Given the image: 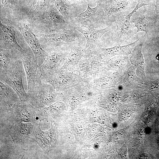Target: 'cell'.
<instances>
[{
    "mask_svg": "<svg viewBox=\"0 0 159 159\" xmlns=\"http://www.w3.org/2000/svg\"><path fill=\"white\" fill-rule=\"evenodd\" d=\"M155 11L156 13V17L159 18V0H156V4Z\"/></svg>",
    "mask_w": 159,
    "mask_h": 159,
    "instance_id": "obj_25",
    "label": "cell"
},
{
    "mask_svg": "<svg viewBox=\"0 0 159 159\" xmlns=\"http://www.w3.org/2000/svg\"><path fill=\"white\" fill-rule=\"evenodd\" d=\"M54 130L53 122L50 129L46 131L42 130L39 125L35 123L34 131L31 138L38 144L46 153L51 150L54 143Z\"/></svg>",
    "mask_w": 159,
    "mask_h": 159,
    "instance_id": "obj_12",
    "label": "cell"
},
{
    "mask_svg": "<svg viewBox=\"0 0 159 159\" xmlns=\"http://www.w3.org/2000/svg\"><path fill=\"white\" fill-rule=\"evenodd\" d=\"M33 89L28 92L27 101L36 109L50 105L55 100L56 94L52 85L36 76Z\"/></svg>",
    "mask_w": 159,
    "mask_h": 159,
    "instance_id": "obj_4",
    "label": "cell"
},
{
    "mask_svg": "<svg viewBox=\"0 0 159 159\" xmlns=\"http://www.w3.org/2000/svg\"><path fill=\"white\" fill-rule=\"evenodd\" d=\"M134 98H136V95H134Z\"/></svg>",
    "mask_w": 159,
    "mask_h": 159,
    "instance_id": "obj_27",
    "label": "cell"
},
{
    "mask_svg": "<svg viewBox=\"0 0 159 159\" xmlns=\"http://www.w3.org/2000/svg\"><path fill=\"white\" fill-rule=\"evenodd\" d=\"M27 149H24L22 154H21L19 156V158H22L23 156L25 155L27 152Z\"/></svg>",
    "mask_w": 159,
    "mask_h": 159,
    "instance_id": "obj_26",
    "label": "cell"
},
{
    "mask_svg": "<svg viewBox=\"0 0 159 159\" xmlns=\"http://www.w3.org/2000/svg\"><path fill=\"white\" fill-rule=\"evenodd\" d=\"M144 116H146V115H145H145H144Z\"/></svg>",
    "mask_w": 159,
    "mask_h": 159,
    "instance_id": "obj_31",
    "label": "cell"
},
{
    "mask_svg": "<svg viewBox=\"0 0 159 159\" xmlns=\"http://www.w3.org/2000/svg\"><path fill=\"white\" fill-rule=\"evenodd\" d=\"M64 107L63 103L57 102L48 106L41 108L36 109L38 119L42 120L48 119L57 111H58Z\"/></svg>",
    "mask_w": 159,
    "mask_h": 159,
    "instance_id": "obj_22",
    "label": "cell"
},
{
    "mask_svg": "<svg viewBox=\"0 0 159 159\" xmlns=\"http://www.w3.org/2000/svg\"><path fill=\"white\" fill-rule=\"evenodd\" d=\"M148 110H150V108L149 107H148Z\"/></svg>",
    "mask_w": 159,
    "mask_h": 159,
    "instance_id": "obj_30",
    "label": "cell"
},
{
    "mask_svg": "<svg viewBox=\"0 0 159 159\" xmlns=\"http://www.w3.org/2000/svg\"><path fill=\"white\" fill-rule=\"evenodd\" d=\"M145 115H146V116H147V113L145 114Z\"/></svg>",
    "mask_w": 159,
    "mask_h": 159,
    "instance_id": "obj_28",
    "label": "cell"
},
{
    "mask_svg": "<svg viewBox=\"0 0 159 159\" xmlns=\"http://www.w3.org/2000/svg\"><path fill=\"white\" fill-rule=\"evenodd\" d=\"M14 123L10 126L9 132L12 140L17 142L31 138L33 132L35 123L24 122L13 118Z\"/></svg>",
    "mask_w": 159,
    "mask_h": 159,
    "instance_id": "obj_15",
    "label": "cell"
},
{
    "mask_svg": "<svg viewBox=\"0 0 159 159\" xmlns=\"http://www.w3.org/2000/svg\"><path fill=\"white\" fill-rule=\"evenodd\" d=\"M23 65L21 58L14 68L7 74L0 77V81L10 86L16 93L21 101H27L28 94L25 91L23 83L22 69Z\"/></svg>",
    "mask_w": 159,
    "mask_h": 159,
    "instance_id": "obj_8",
    "label": "cell"
},
{
    "mask_svg": "<svg viewBox=\"0 0 159 159\" xmlns=\"http://www.w3.org/2000/svg\"><path fill=\"white\" fill-rule=\"evenodd\" d=\"M112 23L107 27L101 29H97L90 25H82L79 26L69 25L68 29L76 30L80 32L86 40V48L87 50L95 48L100 41L102 37L113 28Z\"/></svg>",
    "mask_w": 159,
    "mask_h": 159,
    "instance_id": "obj_10",
    "label": "cell"
},
{
    "mask_svg": "<svg viewBox=\"0 0 159 159\" xmlns=\"http://www.w3.org/2000/svg\"><path fill=\"white\" fill-rule=\"evenodd\" d=\"M118 138H117V140L118 139Z\"/></svg>",
    "mask_w": 159,
    "mask_h": 159,
    "instance_id": "obj_32",
    "label": "cell"
},
{
    "mask_svg": "<svg viewBox=\"0 0 159 159\" xmlns=\"http://www.w3.org/2000/svg\"><path fill=\"white\" fill-rule=\"evenodd\" d=\"M147 12L146 9L144 8L134 13L130 19V22L134 23L137 28V32H144L148 36L152 25Z\"/></svg>",
    "mask_w": 159,
    "mask_h": 159,
    "instance_id": "obj_20",
    "label": "cell"
},
{
    "mask_svg": "<svg viewBox=\"0 0 159 159\" xmlns=\"http://www.w3.org/2000/svg\"><path fill=\"white\" fill-rule=\"evenodd\" d=\"M67 0H55L54 7L72 25L79 14Z\"/></svg>",
    "mask_w": 159,
    "mask_h": 159,
    "instance_id": "obj_21",
    "label": "cell"
},
{
    "mask_svg": "<svg viewBox=\"0 0 159 159\" xmlns=\"http://www.w3.org/2000/svg\"><path fill=\"white\" fill-rule=\"evenodd\" d=\"M13 118L24 122L36 123L38 117L36 108L27 101H20L10 110Z\"/></svg>",
    "mask_w": 159,
    "mask_h": 159,
    "instance_id": "obj_13",
    "label": "cell"
},
{
    "mask_svg": "<svg viewBox=\"0 0 159 159\" xmlns=\"http://www.w3.org/2000/svg\"><path fill=\"white\" fill-rule=\"evenodd\" d=\"M34 31L42 47L46 52L56 47L84 40L83 35L73 29H64L49 34H42Z\"/></svg>",
    "mask_w": 159,
    "mask_h": 159,
    "instance_id": "obj_2",
    "label": "cell"
},
{
    "mask_svg": "<svg viewBox=\"0 0 159 159\" xmlns=\"http://www.w3.org/2000/svg\"><path fill=\"white\" fill-rule=\"evenodd\" d=\"M34 30L43 34H49L71 25L54 6H49L30 21L27 22Z\"/></svg>",
    "mask_w": 159,
    "mask_h": 159,
    "instance_id": "obj_1",
    "label": "cell"
},
{
    "mask_svg": "<svg viewBox=\"0 0 159 159\" xmlns=\"http://www.w3.org/2000/svg\"><path fill=\"white\" fill-rule=\"evenodd\" d=\"M21 58L26 73L27 82L28 92H29L35 87L36 77L39 66L33 52L28 51L21 53Z\"/></svg>",
    "mask_w": 159,
    "mask_h": 159,
    "instance_id": "obj_14",
    "label": "cell"
},
{
    "mask_svg": "<svg viewBox=\"0 0 159 159\" xmlns=\"http://www.w3.org/2000/svg\"><path fill=\"white\" fill-rule=\"evenodd\" d=\"M0 77L12 70L21 59V53L16 49H0Z\"/></svg>",
    "mask_w": 159,
    "mask_h": 159,
    "instance_id": "obj_17",
    "label": "cell"
},
{
    "mask_svg": "<svg viewBox=\"0 0 159 159\" xmlns=\"http://www.w3.org/2000/svg\"><path fill=\"white\" fill-rule=\"evenodd\" d=\"M4 23L11 25L20 32L25 41L31 49L39 66L44 62L48 53L42 47L33 28L24 19L4 20Z\"/></svg>",
    "mask_w": 159,
    "mask_h": 159,
    "instance_id": "obj_3",
    "label": "cell"
},
{
    "mask_svg": "<svg viewBox=\"0 0 159 159\" xmlns=\"http://www.w3.org/2000/svg\"><path fill=\"white\" fill-rule=\"evenodd\" d=\"M130 68H128L124 74L122 76L123 80L127 82H126L129 83L130 84L140 87L141 85H143V81L137 77L135 70L132 67Z\"/></svg>",
    "mask_w": 159,
    "mask_h": 159,
    "instance_id": "obj_23",
    "label": "cell"
},
{
    "mask_svg": "<svg viewBox=\"0 0 159 159\" xmlns=\"http://www.w3.org/2000/svg\"><path fill=\"white\" fill-rule=\"evenodd\" d=\"M83 50L80 46H75L72 48L70 52L67 59L65 65L64 67H67L78 60L83 55Z\"/></svg>",
    "mask_w": 159,
    "mask_h": 159,
    "instance_id": "obj_24",
    "label": "cell"
},
{
    "mask_svg": "<svg viewBox=\"0 0 159 159\" xmlns=\"http://www.w3.org/2000/svg\"><path fill=\"white\" fill-rule=\"evenodd\" d=\"M139 40L140 38L134 42L123 46H116L106 48L99 47V53L101 57L106 59L118 55L127 56L131 54L132 50L138 43Z\"/></svg>",
    "mask_w": 159,
    "mask_h": 159,
    "instance_id": "obj_19",
    "label": "cell"
},
{
    "mask_svg": "<svg viewBox=\"0 0 159 159\" xmlns=\"http://www.w3.org/2000/svg\"><path fill=\"white\" fill-rule=\"evenodd\" d=\"M62 45L56 47L48 50V55L43 63L39 66L36 76L44 81L52 76L55 72L60 63L65 59L67 52Z\"/></svg>",
    "mask_w": 159,
    "mask_h": 159,
    "instance_id": "obj_6",
    "label": "cell"
},
{
    "mask_svg": "<svg viewBox=\"0 0 159 159\" xmlns=\"http://www.w3.org/2000/svg\"><path fill=\"white\" fill-rule=\"evenodd\" d=\"M86 10L79 14L75 18L72 25L79 24L80 26L85 25L86 22H90V25L95 28L104 22L105 12L99 4L94 8L90 7L89 0Z\"/></svg>",
    "mask_w": 159,
    "mask_h": 159,
    "instance_id": "obj_9",
    "label": "cell"
},
{
    "mask_svg": "<svg viewBox=\"0 0 159 159\" xmlns=\"http://www.w3.org/2000/svg\"><path fill=\"white\" fill-rule=\"evenodd\" d=\"M146 38L145 34L140 38L139 42L132 51V55L129 59L131 63L136 69L135 72L136 75L144 82L146 81L145 64L142 49Z\"/></svg>",
    "mask_w": 159,
    "mask_h": 159,
    "instance_id": "obj_16",
    "label": "cell"
},
{
    "mask_svg": "<svg viewBox=\"0 0 159 159\" xmlns=\"http://www.w3.org/2000/svg\"><path fill=\"white\" fill-rule=\"evenodd\" d=\"M137 3L136 0H103L100 5L105 12L104 20L112 22L127 16Z\"/></svg>",
    "mask_w": 159,
    "mask_h": 159,
    "instance_id": "obj_5",
    "label": "cell"
},
{
    "mask_svg": "<svg viewBox=\"0 0 159 159\" xmlns=\"http://www.w3.org/2000/svg\"><path fill=\"white\" fill-rule=\"evenodd\" d=\"M16 32L12 26L0 21V47L5 49H16L21 53L27 51L18 43L15 38Z\"/></svg>",
    "mask_w": 159,
    "mask_h": 159,
    "instance_id": "obj_11",
    "label": "cell"
},
{
    "mask_svg": "<svg viewBox=\"0 0 159 159\" xmlns=\"http://www.w3.org/2000/svg\"><path fill=\"white\" fill-rule=\"evenodd\" d=\"M0 84V110L10 111L21 100L16 93L8 85L1 81Z\"/></svg>",
    "mask_w": 159,
    "mask_h": 159,
    "instance_id": "obj_18",
    "label": "cell"
},
{
    "mask_svg": "<svg viewBox=\"0 0 159 159\" xmlns=\"http://www.w3.org/2000/svg\"><path fill=\"white\" fill-rule=\"evenodd\" d=\"M127 117H128V116H127Z\"/></svg>",
    "mask_w": 159,
    "mask_h": 159,
    "instance_id": "obj_33",
    "label": "cell"
},
{
    "mask_svg": "<svg viewBox=\"0 0 159 159\" xmlns=\"http://www.w3.org/2000/svg\"><path fill=\"white\" fill-rule=\"evenodd\" d=\"M130 117V115L128 116V118H129Z\"/></svg>",
    "mask_w": 159,
    "mask_h": 159,
    "instance_id": "obj_29",
    "label": "cell"
},
{
    "mask_svg": "<svg viewBox=\"0 0 159 159\" xmlns=\"http://www.w3.org/2000/svg\"><path fill=\"white\" fill-rule=\"evenodd\" d=\"M146 0H138L137 4L134 10L124 17L115 21L116 29L113 33V39L117 43H120L131 38L137 33L135 26L132 25L130 20L133 14L140 8L147 5Z\"/></svg>",
    "mask_w": 159,
    "mask_h": 159,
    "instance_id": "obj_7",
    "label": "cell"
}]
</instances>
